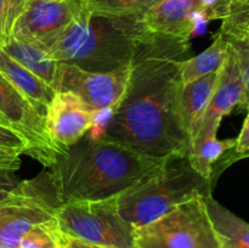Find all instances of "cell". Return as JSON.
I'll list each match as a JSON object with an SVG mask.
<instances>
[{
  "label": "cell",
  "instance_id": "cell-21",
  "mask_svg": "<svg viewBox=\"0 0 249 248\" xmlns=\"http://www.w3.org/2000/svg\"><path fill=\"white\" fill-rule=\"evenodd\" d=\"M63 233L57 221H48L32 228L21 240L18 248H62Z\"/></svg>",
  "mask_w": 249,
  "mask_h": 248
},
{
  "label": "cell",
  "instance_id": "cell-26",
  "mask_svg": "<svg viewBox=\"0 0 249 248\" xmlns=\"http://www.w3.org/2000/svg\"><path fill=\"white\" fill-rule=\"evenodd\" d=\"M21 155L19 151L0 147V170L16 172L21 165Z\"/></svg>",
  "mask_w": 249,
  "mask_h": 248
},
{
  "label": "cell",
  "instance_id": "cell-13",
  "mask_svg": "<svg viewBox=\"0 0 249 248\" xmlns=\"http://www.w3.org/2000/svg\"><path fill=\"white\" fill-rule=\"evenodd\" d=\"M197 9V0H162L143 14V27L150 33L191 40L192 15Z\"/></svg>",
  "mask_w": 249,
  "mask_h": 248
},
{
  "label": "cell",
  "instance_id": "cell-34",
  "mask_svg": "<svg viewBox=\"0 0 249 248\" xmlns=\"http://www.w3.org/2000/svg\"><path fill=\"white\" fill-rule=\"evenodd\" d=\"M0 124H1V125H6V126H10V124L7 123V121H6V119L4 118V117L1 116V114H0ZM10 128H11V126H10Z\"/></svg>",
  "mask_w": 249,
  "mask_h": 248
},
{
  "label": "cell",
  "instance_id": "cell-5",
  "mask_svg": "<svg viewBox=\"0 0 249 248\" xmlns=\"http://www.w3.org/2000/svg\"><path fill=\"white\" fill-rule=\"evenodd\" d=\"M61 232L91 245L136 248L134 228L121 216L117 197L97 201H68L58 206Z\"/></svg>",
  "mask_w": 249,
  "mask_h": 248
},
{
  "label": "cell",
  "instance_id": "cell-2",
  "mask_svg": "<svg viewBox=\"0 0 249 248\" xmlns=\"http://www.w3.org/2000/svg\"><path fill=\"white\" fill-rule=\"evenodd\" d=\"M129 146L104 139H80L50 167L51 181L61 203L118 197L163 164Z\"/></svg>",
  "mask_w": 249,
  "mask_h": 248
},
{
  "label": "cell",
  "instance_id": "cell-24",
  "mask_svg": "<svg viewBox=\"0 0 249 248\" xmlns=\"http://www.w3.org/2000/svg\"><path fill=\"white\" fill-rule=\"evenodd\" d=\"M0 147L19 151L22 155H28L29 146L22 134L10 126L0 124Z\"/></svg>",
  "mask_w": 249,
  "mask_h": 248
},
{
  "label": "cell",
  "instance_id": "cell-23",
  "mask_svg": "<svg viewBox=\"0 0 249 248\" xmlns=\"http://www.w3.org/2000/svg\"><path fill=\"white\" fill-rule=\"evenodd\" d=\"M27 0H0V46L11 38L12 28Z\"/></svg>",
  "mask_w": 249,
  "mask_h": 248
},
{
  "label": "cell",
  "instance_id": "cell-20",
  "mask_svg": "<svg viewBox=\"0 0 249 248\" xmlns=\"http://www.w3.org/2000/svg\"><path fill=\"white\" fill-rule=\"evenodd\" d=\"M83 6L95 15L113 17L143 16L162 0H80Z\"/></svg>",
  "mask_w": 249,
  "mask_h": 248
},
{
  "label": "cell",
  "instance_id": "cell-19",
  "mask_svg": "<svg viewBox=\"0 0 249 248\" xmlns=\"http://www.w3.org/2000/svg\"><path fill=\"white\" fill-rule=\"evenodd\" d=\"M228 51V41L218 33L214 41L207 50L182 61L180 65V75H181L182 84H186V83L220 70L226 60Z\"/></svg>",
  "mask_w": 249,
  "mask_h": 248
},
{
  "label": "cell",
  "instance_id": "cell-14",
  "mask_svg": "<svg viewBox=\"0 0 249 248\" xmlns=\"http://www.w3.org/2000/svg\"><path fill=\"white\" fill-rule=\"evenodd\" d=\"M219 71L182 84L180 90L179 118L182 129L189 138V143L198 133L199 124L208 108L218 82Z\"/></svg>",
  "mask_w": 249,
  "mask_h": 248
},
{
  "label": "cell",
  "instance_id": "cell-30",
  "mask_svg": "<svg viewBox=\"0 0 249 248\" xmlns=\"http://www.w3.org/2000/svg\"><path fill=\"white\" fill-rule=\"evenodd\" d=\"M209 19L207 18L206 15L202 12L201 7L197 9L192 15V32H191V39L197 38L199 35H203L207 32V27H208Z\"/></svg>",
  "mask_w": 249,
  "mask_h": 248
},
{
  "label": "cell",
  "instance_id": "cell-29",
  "mask_svg": "<svg viewBox=\"0 0 249 248\" xmlns=\"http://www.w3.org/2000/svg\"><path fill=\"white\" fill-rule=\"evenodd\" d=\"M21 180L11 170H0V199L4 198L14 187L19 184Z\"/></svg>",
  "mask_w": 249,
  "mask_h": 248
},
{
  "label": "cell",
  "instance_id": "cell-6",
  "mask_svg": "<svg viewBox=\"0 0 249 248\" xmlns=\"http://www.w3.org/2000/svg\"><path fill=\"white\" fill-rule=\"evenodd\" d=\"M60 204L49 172L19 181L0 199V246L18 248L32 228L55 220Z\"/></svg>",
  "mask_w": 249,
  "mask_h": 248
},
{
  "label": "cell",
  "instance_id": "cell-8",
  "mask_svg": "<svg viewBox=\"0 0 249 248\" xmlns=\"http://www.w3.org/2000/svg\"><path fill=\"white\" fill-rule=\"evenodd\" d=\"M130 78V63L109 72H89L75 66L58 63L53 88L79 96L91 109L117 108Z\"/></svg>",
  "mask_w": 249,
  "mask_h": 248
},
{
  "label": "cell",
  "instance_id": "cell-18",
  "mask_svg": "<svg viewBox=\"0 0 249 248\" xmlns=\"http://www.w3.org/2000/svg\"><path fill=\"white\" fill-rule=\"evenodd\" d=\"M236 145V139L219 140L216 136H209L195 142L187 150V158L191 167L213 184L214 177L219 172L223 163H230L231 159L226 158Z\"/></svg>",
  "mask_w": 249,
  "mask_h": 248
},
{
  "label": "cell",
  "instance_id": "cell-25",
  "mask_svg": "<svg viewBox=\"0 0 249 248\" xmlns=\"http://www.w3.org/2000/svg\"><path fill=\"white\" fill-rule=\"evenodd\" d=\"M202 12L209 21L225 19L231 14L233 0H197Z\"/></svg>",
  "mask_w": 249,
  "mask_h": 248
},
{
  "label": "cell",
  "instance_id": "cell-35",
  "mask_svg": "<svg viewBox=\"0 0 249 248\" xmlns=\"http://www.w3.org/2000/svg\"><path fill=\"white\" fill-rule=\"evenodd\" d=\"M49 1H57V2H61V1H66V0H49Z\"/></svg>",
  "mask_w": 249,
  "mask_h": 248
},
{
  "label": "cell",
  "instance_id": "cell-3",
  "mask_svg": "<svg viewBox=\"0 0 249 248\" xmlns=\"http://www.w3.org/2000/svg\"><path fill=\"white\" fill-rule=\"evenodd\" d=\"M145 32L142 16H102L91 14L82 4L50 53L58 63L89 72H109L130 63Z\"/></svg>",
  "mask_w": 249,
  "mask_h": 248
},
{
  "label": "cell",
  "instance_id": "cell-10",
  "mask_svg": "<svg viewBox=\"0 0 249 248\" xmlns=\"http://www.w3.org/2000/svg\"><path fill=\"white\" fill-rule=\"evenodd\" d=\"M80 10V0H27L23 11L15 22L11 36L51 49Z\"/></svg>",
  "mask_w": 249,
  "mask_h": 248
},
{
  "label": "cell",
  "instance_id": "cell-7",
  "mask_svg": "<svg viewBox=\"0 0 249 248\" xmlns=\"http://www.w3.org/2000/svg\"><path fill=\"white\" fill-rule=\"evenodd\" d=\"M134 237L136 248H220L202 195L135 229Z\"/></svg>",
  "mask_w": 249,
  "mask_h": 248
},
{
  "label": "cell",
  "instance_id": "cell-27",
  "mask_svg": "<svg viewBox=\"0 0 249 248\" xmlns=\"http://www.w3.org/2000/svg\"><path fill=\"white\" fill-rule=\"evenodd\" d=\"M116 108L114 107H102L99 109L91 111V126H97L108 130L112 118L114 116Z\"/></svg>",
  "mask_w": 249,
  "mask_h": 248
},
{
  "label": "cell",
  "instance_id": "cell-36",
  "mask_svg": "<svg viewBox=\"0 0 249 248\" xmlns=\"http://www.w3.org/2000/svg\"><path fill=\"white\" fill-rule=\"evenodd\" d=\"M0 248H12V247H7V246H0Z\"/></svg>",
  "mask_w": 249,
  "mask_h": 248
},
{
  "label": "cell",
  "instance_id": "cell-31",
  "mask_svg": "<svg viewBox=\"0 0 249 248\" xmlns=\"http://www.w3.org/2000/svg\"><path fill=\"white\" fill-rule=\"evenodd\" d=\"M62 248H112V247L91 245V243L83 242V241L77 240V238H73V237H70V236L63 235Z\"/></svg>",
  "mask_w": 249,
  "mask_h": 248
},
{
  "label": "cell",
  "instance_id": "cell-12",
  "mask_svg": "<svg viewBox=\"0 0 249 248\" xmlns=\"http://www.w3.org/2000/svg\"><path fill=\"white\" fill-rule=\"evenodd\" d=\"M229 44V43H228ZM245 96L242 74L233 49L229 45L228 56L219 71V78L209 106L199 124L196 138L189 143L187 150L204 138L216 136L221 121L237 106H241Z\"/></svg>",
  "mask_w": 249,
  "mask_h": 248
},
{
  "label": "cell",
  "instance_id": "cell-33",
  "mask_svg": "<svg viewBox=\"0 0 249 248\" xmlns=\"http://www.w3.org/2000/svg\"><path fill=\"white\" fill-rule=\"evenodd\" d=\"M235 9H249V0H233L231 10Z\"/></svg>",
  "mask_w": 249,
  "mask_h": 248
},
{
  "label": "cell",
  "instance_id": "cell-32",
  "mask_svg": "<svg viewBox=\"0 0 249 248\" xmlns=\"http://www.w3.org/2000/svg\"><path fill=\"white\" fill-rule=\"evenodd\" d=\"M229 16L233 17V18L238 19V21H242V22H245V23L249 24V9L231 10V14L229 15Z\"/></svg>",
  "mask_w": 249,
  "mask_h": 248
},
{
  "label": "cell",
  "instance_id": "cell-15",
  "mask_svg": "<svg viewBox=\"0 0 249 248\" xmlns=\"http://www.w3.org/2000/svg\"><path fill=\"white\" fill-rule=\"evenodd\" d=\"M0 73L34 105L41 116H45L46 108L56 94L55 89L50 84L14 60L1 48Z\"/></svg>",
  "mask_w": 249,
  "mask_h": 248
},
{
  "label": "cell",
  "instance_id": "cell-1",
  "mask_svg": "<svg viewBox=\"0 0 249 248\" xmlns=\"http://www.w3.org/2000/svg\"><path fill=\"white\" fill-rule=\"evenodd\" d=\"M190 39L146 31L130 61V78L106 139L146 157L187 156L189 138L179 118L180 65L190 55Z\"/></svg>",
  "mask_w": 249,
  "mask_h": 248
},
{
  "label": "cell",
  "instance_id": "cell-11",
  "mask_svg": "<svg viewBox=\"0 0 249 248\" xmlns=\"http://www.w3.org/2000/svg\"><path fill=\"white\" fill-rule=\"evenodd\" d=\"M92 109L70 91H56L44 116L45 130L53 145L66 152L85 136L91 126Z\"/></svg>",
  "mask_w": 249,
  "mask_h": 248
},
{
  "label": "cell",
  "instance_id": "cell-17",
  "mask_svg": "<svg viewBox=\"0 0 249 248\" xmlns=\"http://www.w3.org/2000/svg\"><path fill=\"white\" fill-rule=\"evenodd\" d=\"M0 48L27 70L53 87L58 62L53 57L50 49L34 41L12 36Z\"/></svg>",
  "mask_w": 249,
  "mask_h": 248
},
{
  "label": "cell",
  "instance_id": "cell-22",
  "mask_svg": "<svg viewBox=\"0 0 249 248\" xmlns=\"http://www.w3.org/2000/svg\"><path fill=\"white\" fill-rule=\"evenodd\" d=\"M220 34V33H219ZM233 49L242 74L243 85H245V96L240 107L247 108L249 106V39L237 38V36H226L220 34Z\"/></svg>",
  "mask_w": 249,
  "mask_h": 248
},
{
  "label": "cell",
  "instance_id": "cell-4",
  "mask_svg": "<svg viewBox=\"0 0 249 248\" xmlns=\"http://www.w3.org/2000/svg\"><path fill=\"white\" fill-rule=\"evenodd\" d=\"M212 187L213 184L191 167L187 156L169 157L152 174L117 197L118 212L135 230L194 197L212 194Z\"/></svg>",
  "mask_w": 249,
  "mask_h": 248
},
{
  "label": "cell",
  "instance_id": "cell-16",
  "mask_svg": "<svg viewBox=\"0 0 249 248\" xmlns=\"http://www.w3.org/2000/svg\"><path fill=\"white\" fill-rule=\"evenodd\" d=\"M207 214L220 248H249V224L213 198L203 196Z\"/></svg>",
  "mask_w": 249,
  "mask_h": 248
},
{
  "label": "cell",
  "instance_id": "cell-28",
  "mask_svg": "<svg viewBox=\"0 0 249 248\" xmlns=\"http://www.w3.org/2000/svg\"><path fill=\"white\" fill-rule=\"evenodd\" d=\"M248 113L243 123L242 130H241L240 135L236 139V145L233 147L235 153L238 156H245L249 153V106L247 107Z\"/></svg>",
  "mask_w": 249,
  "mask_h": 248
},
{
  "label": "cell",
  "instance_id": "cell-9",
  "mask_svg": "<svg viewBox=\"0 0 249 248\" xmlns=\"http://www.w3.org/2000/svg\"><path fill=\"white\" fill-rule=\"evenodd\" d=\"M0 114L12 129L28 142V156L45 167H53L60 151L53 145L45 130L44 117L34 105L0 73Z\"/></svg>",
  "mask_w": 249,
  "mask_h": 248
}]
</instances>
